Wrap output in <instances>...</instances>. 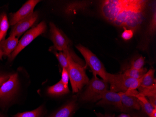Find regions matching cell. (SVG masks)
Wrapping results in <instances>:
<instances>
[{
	"label": "cell",
	"mask_w": 156,
	"mask_h": 117,
	"mask_svg": "<svg viewBox=\"0 0 156 117\" xmlns=\"http://www.w3.org/2000/svg\"><path fill=\"white\" fill-rule=\"evenodd\" d=\"M50 37L53 43L52 46L57 51H61L66 55L70 53L71 57L75 62L84 67V62L78 58L71 48V41L64 32L58 29L53 23H50Z\"/></svg>",
	"instance_id": "2"
},
{
	"label": "cell",
	"mask_w": 156,
	"mask_h": 117,
	"mask_svg": "<svg viewBox=\"0 0 156 117\" xmlns=\"http://www.w3.org/2000/svg\"><path fill=\"white\" fill-rule=\"evenodd\" d=\"M139 94L145 97H156V84H153L150 87H142L139 86L138 88Z\"/></svg>",
	"instance_id": "21"
},
{
	"label": "cell",
	"mask_w": 156,
	"mask_h": 117,
	"mask_svg": "<svg viewBox=\"0 0 156 117\" xmlns=\"http://www.w3.org/2000/svg\"><path fill=\"white\" fill-rule=\"evenodd\" d=\"M19 85L18 74L11 75L0 87V107L4 108L13 100L19 89Z\"/></svg>",
	"instance_id": "7"
},
{
	"label": "cell",
	"mask_w": 156,
	"mask_h": 117,
	"mask_svg": "<svg viewBox=\"0 0 156 117\" xmlns=\"http://www.w3.org/2000/svg\"><path fill=\"white\" fill-rule=\"evenodd\" d=\"M121 99L122 103L126 110L141 109L138 99L136 97L139 92L136 90H129L125 92H118Z\"/></svg>",
	"instance_id": "11"
},
{
	"label": "cell",
	"mask_w": 156,
	"mask_h": 117,
	"mask_svg": "<svg viewBox=\"0 0 156 117\" xmlns=\"http://www.w3.org/2000/svg\"><path fill=\"white\" fill-rule=\"evenodd\" d=\"M50 51H51L54 53L55 56L57 58L60 64V66L63 68H67L68 67V60H67V56L64 53L61 51H59V53H58L57 50L52 47L50 48Z\"/></svg>",
	"instance_id": "22"
},
{
	"label": "cell",
	"mask_w": 156,
	"mask_h": 117,
	"mask_svg": "<svg viewBox=\"0 0 156 117\" xmlns=\"http://www.w3.org/2000/svg\"><path fill=\"white\" fill-rule=\"evenodd\" d=\"M76 48L83 55L87 64L90 67L93 75H99L102 80L108 82V73L106 71L103 64L98 57L89 49L81 45L77 46Z\"/></svg>",
	"instance_id": "6"
},
{
	"label": "cell",
	"mask_w": 156,
	"mask_h": 117,
	"mask_svg": "<svg viewBox=\"0 0 156 117\" xmlns=\"http://www.w3.org/2000/svg\"><path fill=\"white\" fill-rule=\"evenodd\" d=\"M46 29V23L44 21L26 32L18 42V45L14 52L9 56V60L12 61L24 48L28 46L35 38L44 33Z\"/></svg>",
	"instance_id": "8"
},
{
	"label": "cell",
	"mask_w": 156,
	"mask_h": 117,
	"mask_svg": "<svg viewBox=\"0 0 156 117\" xmlns=\"http://www.w3.org/2000/svg\"><path fill=\"white\" fill-rule=\"evenodd\" d=\"M147 3L144 0H106L101 4V13L110 23L134 32L144 19Z\"/></svg>",
	"instance_id": "1"
},
{
	"label": "cell",
	"mask_w": 156,
	"mask_h": 117,
	"mask_svg": "<svg viewBox=\"0 0 156 117\" xmlns=\"http://www.w3.org/2000/svg\"><path fill=\"white\" fill-rule=\"evenodd\" d=\"M149 117H156V109H155Z\"/></svg>",
	"instance_id": "30"
},
{
	"label": "cell",
	"mask_w": 156,
	"mask_h": 117,
	"mask_svg": "<svg viewBox=\"0 0 156 117\" xmlns=\"http://www.w3.org/2000/svg\"><path fill=\"white\" fill-rule=\"evenodd\" d=\"M136 97L138 99L140 107L142 108L143 111L149 117L155 109L149 102L146 97L143 95L139 93L136 95Z\"/></svg>",
	"instance_id": "16"
},
{
	"label": "cell",
	"mask_w": 156,
	"mask_h": 117,
	"mask_svg": "<svg viewBox=\"0 0 156 117\" xmlns=\"http://www.w3.org/2000/svg\"><path fill=\"white\" fill-rule=\"evenodd\" d=\"M117 117H131L129 114H126V113H122V114H120L118 115Z\"/></svg>",
	"instance_id": "29"
},
{
	"label": "cell",
	"mask_w": 156,
	"mask_h": 117,
	"mask_svg": "<svg viewBox=\"0 0 156 117\" xmlns=\"http://www.w3.org/2000/svg\"><path fill=\"white\" fill-rule=\"evenodd\" d=\"M18 42V38L14 36H9L7 39L1 41L0 49H1L3 55L9 56L17 47Z\"/></svg>",
	"instance_id": "13"
},
{
	"label": "cell",
	"mask_w": 156,
	"mask_h": 117,
	"mask_svg": "<svg viewBox=\"0 0 156 117\" xmlns=\"http://www.w3.org/2000/svg\"><path fill=\"white\" fill-rule=\"evenodd\" d=\"M0 117H6L3 115V114H2L1 112H0Z\"/></svg>",
	"instance_id": "32"
},
{
	"label": "cell",
	"mask_w": 156,
	"mask_h": 117,
	"mask_svg": "<svg viewBox=\"0 0 156 117\" xmlns=\"http://www.w3.org/2000/svg\"><path fill=\"white\" fill-rule=\"evenodd\" d=\"M106 104L114 105L119 110L123 112L127 111L122 103L121 99L119 93L108 90L103 93L101 99L97 103L98 105Z\"/></svg>",
	"instance_id": "12"
},
{
	"label": "cell",
	"mask_w": 156,
	"mask_h": 117,
	"mask_svg": "<svg viewBox=\"0 0 156 117\" xmlns=\"http://www.w3.org/2000/svg\"><path fill=\"white\" fill-rule=\"evenodd\" d=\"M87 85V88L80 97V99L85 102L100 100L103 93L108 90V83L97 76L93 75Z\"/></svg>",
	"instance_id": "5"
},
{
	"label": "cell",
	"mask_w": 156,
	"mask_h": 117,
	"mask_svg": "<svg viewBox=\"0 0 156 117\" xmlns=\"http://www.w3.org/2000/svg\"><path fill=\"white\" fill-rule=\"evenodd\" d=\"M97 117H115L114 115L111 114H103L101 113H95Z\"/></svg>",
	"instance_id": "28"
},
{
	"label": "cell",
	"mask_w": 156,
	"mask_h": 117,
	"mask_svg": "<svg viewBox=\"0 0 156 117\" xmlns=\"http://www.w3.org/2000/svg\"><path fill=\"white\" fill-rule=\"evenodd\" d=\"M11 75L7 74H2L0 73V87L2 86V84L7 81L9 79Z\"/></svg>",
	"instance_id": "27"
},
{
	"label": "cell",
	"mask_w": 156,
	"mask_h": 117,
	"mask_svg": "<svg viewBox=\"0 0 156 117\" xmlns=\"http://www.w3.org/2000/svg\"><path fill=\"white\" fill-rule=\"evenodd\" d=\"M9 26V22L6 13L0 14V42L5 39Z\"/></svg>",
	"instance_id": "18"
},
{
	"label": "cell",
	"mask_w": 156,
	"mask_h": 117,
	"mask_svg": "<svg viewBox=\"0 0 156 117\" xmlns=\"http://www.w3.org/2000/svg\"><path fill=\"white\" fill-rule=\"evenodd\" d=\"M76 106V100L73 99L59 108L49 117H71L75 112Z\"/></svg>",
	"instance_id": "14"
},
{
	"label": "cell",
	"mask_w": 156,
	"mask_h": 117,
	"mask_svg": "<svg viewBox=\"0 0 156 117\" xmlns=\"http://www.w3.org/2000/svg\"><path fill=\"white\" fill-rule=\"evenodd\" d=\"M38 17V12L36 11L33 12L29 16L19 21L13 26L10 32V36H14L17 38L20 37L21 35L35 24Z\"/></svg>",
	"instance_id": "10"
},
{
	"label": "cell",
	"mask_w": 156,
	"mask_h": 117,
	"mask_svg": "<svg viewBox=\"0 0 156 117\" xmlns=\"http://www.w3.org/2000/svg\"><path fill=\"white\" fill-rule=\"evenodd\" d=\"M133 117H139L138 116H136V115H133Z\"/></svg>",
	"instance_id": "33"
},
{
	"label": "cell",
	"mask_w": 156,
	"mask_h": 117,
	"mask_svg": "<svg viewBox=\"0 0 156 117\" xmlns=\"http://www.w3.org/2000/svg\"><path fill=\"white\" fill-rule=\"evenodd\" d=\"M69 81V75L67 68H62L61 79L60 81L64 84L66 86L68 87V82Z\"/></svg>",
	"instance_id": "25"
},
{
	"label": "cell",
	"mask_w": 156,
	"mask_h": 117,
	"mask_svg": "<svg viewBox=\"0 0 156 117\" xmlns=\"http://www.w3.org/2000/svg\"><path fill=\"white\" fill-rule=\"evenodd\" d=\"M145 63L144 58L143 56H140L136 59H134L131 61L130 68L140 69L143 68Z\"/></svg>",
	"instance_id": "23"
},
{
	"label": "cell",
	"mask_w": 156,
	"mask_h": 117,
	"mask_svg": "<svg viewBox=\"0 0 156 117\" xmlns=\"http://www.w3.org/2000/svg\"><path fill=\"white\" fill-rule=\"evenodd\" d=\"M108 82L110 84L111 91L116 93L125 92L138 89L140 86L141 79H134L126 76L123 74H112L108 73Z\"/></svg>",
	"instance_id": "4"
},
{
	"label": "cell",
	"mask_w": 156,
	"mask_h": 117,
	"mask_svg": "<svg viewBox=\"0 0 156 117\" xmlns=\"http://www.w3.org/2000/svg\"><path fill=\"white\" fill-rule=\"evenodd\" d=\"M134 31L130 29H124V31L122 34V37L124 40H129L133 37Z\"/></svg>",
	"instance_id": "26"
},
{
	"label": "cell",
	"mask_w": 156,
	"mask_h": 117,
	"mask_svg": "<svg viewBox=\"0 0 156 117\" xmlns=\"http://www.w3.org/2000/svg\"><path fill=\"white\" fill-rule=\"evenodd\" d=\"M147 71V68H144L140 69L129 68V69H127L123 74L126 76L131 78L140 79L143 76Z\"/></svg>",
	"instance_id": "19"
},
{
	"label": "cell",
	"mask_w": 156,
	"mask_h": 117,
	"mask_svg": "<svg viewBox=\"0 0 156 117\" xmlns=\"http://www.w3.org/2000/svg\"><path fill=\"white\" fill-rule=\"evenodd\" d=\"M40 2L37 0H30L27 1L22 7L15 13L9 15V24L12 26L15 25L18 22L29 16L33 13L34 8Z\"/></svg>",
	"instance_id": "9"
},
{
	"label": "cell",
	"mask_w": 156,
	"mask_h": 117,
	"mask_svg": "<svg viewBox=\"0 0 156 117\" xmlns=\"http://www.w3.org/2000/svg\"><path fill=\"white\" fill-rule=\"evenodd\" d=\"M69 88L66 86L61 81L49 87L47 89V93L52 96H59L69 93Z\"/></svg>",
	"instance_id": "15"
},
{
	"label": "cell",
	"mask_w": 156,
	"mask_h": 117,
	"mask_svg": "<svg viewBox=\"0 0 156 117\" xmlns=\"http://www.w3.org/2000/svg\"><path fill=\"white\" fill-rule=\"evenodd\" d=\"M43 113V107L40 106L38 108L31 111L17 113L14 115V117H42Z\"/></svg>",
	"instance_id": "20"
},
{
	"label": "cell",
	"mask_w": 156,
	"mask_h": 117,
	"mask_svg": "<svg viewBox=\"0 0 156 117\" xmlns=\"http://www.w3.org/2000/svg\"><path fill=\"white\" fill-rule=\"evenodd\" d=\"M66 55L68 60L67 69L73 92L77 93L81 90L85 85L88 84L89 78L86 74L84 67L75 62L71 57L70 53H67Z\"/></svg>",
	"instance_id": "3"
},
{
	"label": "cell",
	"mask_w": 156,
	"mask_h": 117,
	"mask_svg": "<svg viewBox=\"0 0 156 117\" xmlns=\"http://www.w3.org/2000/svg\"><path fill=\"white\" fill-rule=\"evenodd\" d=\"M3 53L1 49H0V60H2V56H3Z\"/></svg>",
	"instance_id": "31"
},
{
	"label": "cell",
	"mask_w": 156,
	"mask_h": 117,
	"mask_svg": "<svg viewBox=\"0 0 156 117\" xmlns=\"http://www.w3.org/2000/svg\"><path fill=\"white\" fill-rule=\"evenodd\" d=\"M156 9L152 14V17L148 27L147 33L148 36H152L156 31Z\"/></svg>",
	"instance_id": "24"
},
{
	"label": "cell",
	"mask_w": 156,
	"mask_h": 117,
	"mask_svg": "<svg viewBox=\"0 0 156 117\" xmlns=\"http://www.w3.org/2000/svg\"><path fill=\"white\" fill-rule=\"evenodd\" d=\"M155 71V70L152 68L147 71L141 78L140 86L142 87H150L156 83V79L154 78Z\"/></svg>",
	"instance_id": "17"
}]
</instances>
